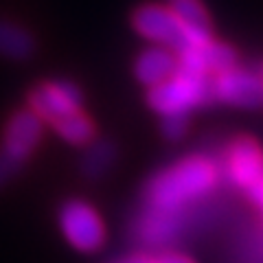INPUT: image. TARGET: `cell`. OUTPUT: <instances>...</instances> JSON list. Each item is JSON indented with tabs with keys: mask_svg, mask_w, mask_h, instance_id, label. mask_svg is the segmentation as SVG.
<instances>
[{
	"mask_svg": "<svg viewBox=\"0 0 263 263\" xmlns=\"http://www.w3.org/2000/svg\"><path fill=\"white\" fill-rule=\"evenodd\" d=\"M217 182L215 164L200 156H191L164 169L147 186V202L152 209L180 213L184 204L206 195Z\"/></svg>",
	"mask_w": 263,
	"mask_h": 263,
	"instance_id": "cell-1",
	"label": "cell"
},
{
	"mask_svg": "<svg viewBox=\"0 0 263 263\" xmlns=\"http://www.w3.org/2000/svg\"><path fill=\"white\" fill-rule=\"evenodd\" d=\"M213 95V84L209 75H189L176 72L171 79L149 88V105L162 117H186L189 110L195 105L209 103Z\"/></svg>",
	"mask_w": 263,
	"mask_h": 263,
	"instance_id": "cell-2",
	"label": "cell"
},
{
	"mask_svg": "<svg viewBox=\"0 0 263 263\" xmlns=\"http://www.w3.org/2000/svg\"><path fill=\"white\" fill-rule=\"evenodd\" d=\"M136 33H141L145 40L156 42L174 53H182L189 48V37L184 27L178 22L174 11L162 5H143L132 15Z\"/></svg>",
	"mask_w": 263,
	"mask_h": 263,
	"instance_id": "cell-3",
	"label": "cell"
},
{
	"mask_svg": "<svg viewBox=\"0 0 263 263\" xmlns=\"http://www.w3.org/2000/svg\"><path fill=\"white\" fill-rule=\"evenodd\" d=\"M60 226L72 246L81 252H95L103 243L105 228L97 211L88 202L70 200L60 211Z\"/></svg>",
	"mask_w": 263,
	"mask_h": 263,
	"instance_id": "cell-4",
	"label": "cell"
},
{
	"mask_svg": "<svg viewBox=\"0 0 263 263\" xmlns=\"http://www.w3.org/2000/svg\"><path fill=\"white\" fill-rule=\"evenodd\" d=\"M81 90L70 81H48L35 88L29 97L31 112H35L44 121H60L81 108Z\"/></svg>",
	"mask_w": 263,
	"mask_h": 263,
	"instance_id": "cell-5",
	"label": "cell"
},
{
	"mask_svg": "<svg viewBox=\"0 0 263 263\" xmlns=\"http://www.w3.org/2000/svg\"><path fill=\"white\" fill-rule=\"evenodd\" d=\"M40 138H42V119L31 110H22L18 114H13L9 125H7L5 145L0 154L18 169L31 156V152L37 147Z\"/></svg>",
	"mask_w": 263,
	"mask_h": 263,
	"instance_id": "cell-6",
	"label": "cell"
},
{
	"mask_svg": "<svg viewBox=\"0 0 263 263\" xmlns=\"http://www.w3.org/2000/svg\"><path fill=\"white\" fill-rule=\"evenodd\" d=\"M213 95L230 105L254 108V105L263 103V77L250 70L230 68L215 77Z\"/></svg>",
	"mask_w": 263,
	"mask_h": 263,
	"instance_id": "cell-7",
	"label": "cell"
},
{
	"mask_svg": "<svg viewBox=\"0 0 263 263\" xmlns=\"http://www.w3.org/2000/svg\"><path fill=\"white\" fill-rule=\"evenodd\" d=\"M228 176L235 184L250 189L263 180V152L250 138H239L228 149Z\"/></svg>",
	"mask_w": 263,
	"mask_h": 263,
	"instance_id": "cell-8",
	"label": "cell"
},
{
	"mask_svg": "<svg viewBox=\"0 0 263 263\" xmlns=\"http://www.w3.org/2000/svg\"><path fill=\"white\" fill-rule=\"evenodd\" d=\"M134 72L141 84L154 88L162 84V81L171 79L178 72V55L164 46L147 48V51L138 55L134 64Z\"/></svg>",
	"mask_w": 263,
	"mask_h": 263,
	"instance_id": "cell-9",
	"label": "cell"
},
{
	"mask_svg": "<svg viewBox=\"0 0 263 263\" xmlns=\"http://www.w3.org/2000/svg\"><path fill=\"white\" fill-rule=\"evenodd\" d=\"M178 22L184 27L191 46H206L211 42V20L200 0H174L169 7Z\"/></svg>",
	"mask_w": 263,
	"mask_h": 263,
	"instance_id": "cell-10",
	"label": "cell"
},
{
	"mask_svg": "<svg viewBox=\"0 0 263 263\" xmlns=\"http://www.w3.org/2000/svg\"><path fill=\"white\" fill-rule=\"evenodd\" d=\"M182 226L180 213L158 211V209H147V213L141 219L138 233L147 243H167L176 237V233Z\"/></svg>",
	"mask_w": 263,
	"mask_h": 263,
	"instance_id": "cell-11",
	"label": "cell"
},
{
	"mask_svg": "<svg viewBox=\"0 0 263 263\" xmlns=\"http://www.w3.org/2000/svg\"><path fill=\"white\" fill-rule=\"evenodd\" d=\"M33 48L35 42L27 29L9 20H0V55L9 60H27Z\"/></svg>",
	"mask_w": 263,
	"mask_h": 263,
	"instance_id": "cell-12",
	"label": "cell"
},
{
	"mask_svg": "<svg viewBox=\"0 0 263 263\" xmlns=\"http://www.w3.org/2000/svg\"><path fill=\"white\" fill-rule=\"evenodd\" d=\"M53 125L57 129V134H60L64 141L72 143V145H88L95 136L92 121L81 112H72V114H68V117L55 121Z\"/></svg>",
	"mask_w": 263,
	"mask_h": 263,
	"instance_id": "cell-13",
	"label": "cell"
},
{
	"mask_svg": "<svg viewBox=\"0 0 263 263\" xmlns=\"http://www.w3.org/2000/svg\"><path fill=\"white\" fill-rule=\"evenodd\" d=\"M114 158H117V149H114L112 143H108V141L92 143L88 147L86 156H84L81 171H84L88 178H99L112 167Z\"/></svg>",
	"mask_w": 263,
	"mask_h": 263,
	"instance_id": "cell-14",
	"label": "cell"
},
{
	"mask_svg": "<svg viewBox=\"0 0 263 263\" xmlns=\"http://www.w3.org/2000/svg\"><path fill=\"white\" fill-rule=\"evenodd\" d=\"M204 62H206V70L209 72H226L230 68H235L237 64V53L226 44L219 42H211L204 46Z\"/></svg>",
	"mask_w": 263,
	"mask_h": 263,
	"instance_id": "cell-15",
	"label": "cell"
},
{
	"mask_svg": "<svg viewBox=\"0 0 263 263\" xmlns=\"http://www.w3.org/2000/svg\"><path fill=\"white\" fill-rule=\"evenodd\" d=\"M186 117H164L162 119V134L169 138V141H178L186 134Z\"/></svg>",
	"mask_w": 263,
	"mask_h": 263,
	"instance_id": "cell-16",
	"label": "cell"
},
{
	"mask_svg": "<svg viewBox=\"0 0 263 263\" xmlns=\"http://www.w3.org/2000/svg\"><path fill=\"white\" fill-rule=\"evenodd\" d=\"M13 171H15V167H13V164H11L9 160L5 158L3 154H0V184H3L5 180H7V178H9V176L13 174Z\"/></svg>",
	"mask_w": 263,
	"mask_h": 263,
	"instance_id": "cell-17",
	"label": "cell"
},
{
	"mask_svg": "<svg viewBox=\"0 0 263 263\" xmlns=\"http://www.w3.org/2000/svg\"><path fill=\"white\" fill-rule=\"evenodd\" d=\"M248 191H250V197H252V200L263 209V180H261V182H257L254 186H250Z\"/></svg>",
	"mask_w": 263,
	"mask_h": 263,
	"instance_id": "cell-18",
	"label": "cell"
},
{
	"mask_svg": "<svg viewBox=\"0 0 263 263\" xmlns=\"http://www.w3.org/2000/svg\"><path fill=\"white\" fill-rule=\"evenodd\" d=\"M160 263H193L189 257H182V254H167V257H162Z\"/></svg>",
	"mask_w": 263,
	"mask_h": 263,
	"instance_id": "cell-19",
	"label": "cell"
},
{
	"mask_svg": "<svg viewBox=\"0 0 263 263\" xmlns=\"http://www.w3.org/2000/svg\"><path fill=\"white\" fill-rule=\"evenodd\" d=\"M114 263H145V259H141V257H127V259H123V261H114Z\"/></svg>",
	"mask_w": 263,
	"mask_h": 263,
	"instance_id": "cell-20",
	"label": "cell"
},
{
	"mask_svg": "<svg viewBox=\"0 0 263 263\" xmlns=\"http://www.w3.org/2000/svg\"><path fill=\"white\" fill-rule=\"evenodd\" d=\"M145 263H149V261H145Z\"/></svg>",
	"mask_w": 263,
	"mask_h": 263,
	"instance_id": "cell-21",
	"label": "cell"
}]
</instances>
